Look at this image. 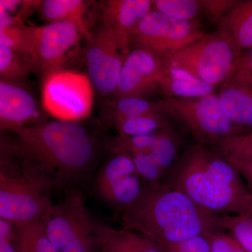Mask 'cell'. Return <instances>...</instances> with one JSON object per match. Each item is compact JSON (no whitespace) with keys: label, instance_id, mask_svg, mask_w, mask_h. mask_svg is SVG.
Returning a JSON list of instances; mask_svg holds the SVG:
<instances>
[{"label":"cell","instance_id":"obj_1","mask_svg":"<svg viewBox=\"0 0 252 252\" xmlns=\"http://www.w3.org/2000/svg\"><path fill=\"white\" fill-rule=\"evenodd\" d=\"M10 145L18 157L56 188L80 180L96 157V143L79 122H44L13 130Z\"/></svg>","mask_w":252,"mask_h":252},{"label":"cell","instance_id":"obj_2","mask_svg":"<svg viewBox=\"0 0 252 252\" xmlns=\"http://www.w3.org/2000/svg\"><path fill=\"white\" fill-rule=\"evenodd\" d=\"M161 185L185 194L215 216L243 215L252 202V192L233 165L220 152L199 143L180 156Z\"/></svg>","mask_w":252,"mask_h":252},{"label":"cell","instance_id":"obj_3","mask_svg":"<svg viewBox=\"0 0 252 252\" xmlns=\"http://www.w3.org/2000/svg\"><path fill=\"white\" fill-rule=\"evenodd\" d=\"M224 219L203 211L185 194L165 185H144L122 217L124 228L160 245L225 232Z\"/></svg>","mask_w":252,"mask_h":252},{"label":"cell","instance_id":"obj_4","mask_svg":"<svg viewBox=\"0 0 252 252\" xmlns=\"http://www.w3.org/2000/svg\"><path fill=\"white\" fill-rule=\"evenodd\" d=\"M55 189L52 181L18 157L1 136L0 219L14 225L42 220L54 205L51 194Z\"/></svg>","mask_w":252,"mask_h":252},{"label":"cell","instance_id":"obj_5","mask_svg":"<svg viewBox=\"0 0 252 252\" xmlns=\"http://www.w3.org/2000/svg\"><path fill=\"white\" fill-rule=\"evenodd\" d=\"M98 223L78 190L53 205L45 217V230L57 252H95Z\"/></svg>","mask_w":252,"mask_h":252},{"label":"cell","instance_id":"obj_6","mask_svg":"<svg viewBox=\"0 0 252 252\" xmlns=\"http://www.w3.org/2000/svg\"><path fill=\"white\" fill-rule=\"evenodd\" d=\"M240 56L233 44L218 33L204 35L164 57L169 65L215 86L233 76Z\"/></svg>","mask_w":252,"mask_h":252},{"label":"cell","instance_id":"obj_7","mask_svg":"<svg viewBox=\"0 0 252 252\" xmlns=\"http://www.w3.org/2000/svg\"><path fill=\"white\" fill-rule=\"evenodd\" d=\"M94 86L89 76L62 69L44 78L42 105L57 120L79 122L91 115L94 106Z\"/></svg>","mask_w":252,"mask_h":252},{"label":"cell","instance_id":"obj_8","mask_svg":"<svg viewBox=\"0 0 252 252\" xmlns=\"http://www.w3.org/2000/svg\"><path fill=\"white\" fill-rule=\"evenodd\" d=\"M86 39L84 59L93 86L101 95L114 94L129 44L102 21L94 26Z\"/></svg>","mask_w":252,"mask_h":252},{"label":"cell","instance_id":"obj_9","mask_svg":"<svg viewBox=\"0 0 252 252\" xmlns=\"http://www.w3.org/2000/svg\"><path fill=\"white\" fill-rule=\"evenodd\" d=\"M164 105L185 124L199 144L219 146L227 137L239 135L222 110L219 94L196 99L169 97Z\"/></svg>","mask_w":252,"mask_h":252},{"label":"cell","instance_id":"obj_10","mask_svg":"<svg viewBox=\"0 0 252 252\" xmlns=\"http://www.w3.org/2000/svg\"><path fill=\"white\" fill-rule=\"evenodd\" d=\"M82 33L69 21L49 23L35 27L31 52L28 56L32 72L43 78L64 69L79 50Z\"/></svg>","mask_w":252,"mask_h":252},{"label":"cell","instance_id":"obj_11","mask_svg":"<svg viewBox=\"0 0 252 252\" xmlns=\"http://www.w3.org/2000/svg\"><path fill=\"white\" fill-rule=\"evenodd\" d=\"M192 21L177 19L157 10L146 15L132 32L130 42L166 56L203 36Z\"/></svg>","mask_w":252,"mask_h":252},{"label":"cell","instance_id":"obj_12","mask_svg":"<svg viewBox=\"0 0 252 252\" xmlns=\"http://www.w3.org/2000/svg\"><path fill=\"white\" fill-rule=\"evenodd\" d=\"M144 185L131 158L122 152H113L95 180L99 196L123 212L140 197Z\"/></svg>","mask_w":252,"mask_h":252},{"label":"cell","instance_id":"obj_13","mask_svg":"<svg viewBox=\"0 0 252 252\" xmlns=\"http://www.w3.org/2000/svg\"><path fill=\"white\" fill-rule=\"evenodd\" d=\"M167 63L164 56L149 50L135 48L126 56L119 85L114 93L115 98L142 97L144 94L160 86Z\"/></svg>","mask_w":252,"mask_h":252},{"label":"cell","instance_id":"obj_14","mask_svg":"<svg viewBox=\"0 0 252 252\" xmlns=\"http://www.w3.org/2000/svg\"><path fill=\"white\" fill-rule=\"evenodd\" d=\"M44 122L35 99L23 84L0 80L1 131H13Z\"/></svg>","mask_w":252,"mask_h":252},{"label":"cell","instance_id":"obj_15","mask_svg":"<svg viewBox=\"0 0 252 252\" xmlns=\"http://www.w3.org/2000/svg\"><path fill=\"white\" fill-rule=\"evenodd\" d=\"M153 1L107 0L99 2L102 19L126 42L130 44L132 32L150 11Z\"/></svg>","mask_w":252,"mask_h":252},{"label":"cell","instance_id":"obj_16","mask_svg":"<svg viewBox=\"0 0 252 252\" xmlns=\"http://www.w3.org/2000/svg\"><path fill=\"white\" fill-rule=\"evenodd\" d=\"M219 28L240 56L252 47V0L235 1L220 18Z\"/></svg>","mask_w":252,"mask_h":252},{"label":"cell","instance_id":"obj_17","mask_svg":"<svg viewBox=\"0 0 252 252\" xmlns=\"http://www.w3.org/2000/svg\"><path fill=\"white\" fill-rule=\"evenodd\" d=\"M95 252H165L150 239L125 228L116 230L99 223Z\"/></svg>","mask_w":252,"mask_h":252},{"label":"cell","instance_id":"obj_18","mask_svg":"<svg viewBox=\"0 0 252 252\" xmlns=\"http://www.w3.org/2000/svg\"><path fill=\"white\" fill-rule=\"evenodd\" d=\"M82 0H44L40 1L38 11L49 23L69 21L74 23L83 35L88 36L93 29L87 15V4Z\"/></svg>","mask_w":252,"mask_h":252},{"label":"cell","instance_id":"obj_19","mask_svg":"<svg viewBox=\"0 0 252 252\" xmlns=\"http://www.w3.org/2000/svg\"><path fill=\"white\" fill-rule=\"evenodd\" d=\"M220 107L235 126L252 127V89L233 79L220 94Z\"/></svg>","mask_w":252,"mask_h":252},{"label":"cell","instance_id":"obj_20","mask_svg":"<svg viewBox=\"0 0 252 252\" xmlns=\"http://www.w3.org/2000/svg\"><path fill=\"white\" fill-rule=\"evenodd\" d=\"M159 87L172 97L183 99L200 98L212 94L214 91V86L194 77L185 69L169 65L168 63Z\"/></svg>","mask_w":252,"mask_h":252},{"label":"cell","instance_id":"obj_21","mask_svg":"<svg viewBox=\"0 0 252 252\" xmlns=\"http://www.w3.org/2000/svg\"><path fill=\"white\" fill-rule=\"evenodd\" d=\"M222 156L241 176L252 193V135L251 134L227 137L218 146Z\"/></svg>","mask_w":252,"mask_h":252},{"label":"cell","instance_id":"obj_22","mask_svg":"<svg viewBox=\"0 0 252 252\" xmlns=\"http://www.w3.org/2000/svg\"><path fill=\"white\" fill-rule=\"evenodd\" d=\"M16 226L17 252H57L45 230V217Z\"/></svg>","mask_w":252,"mask_h":252},{"label":"cell","instance_id":"obj_23","mask_svg":"<svg viewBox=\"0 0 252 252\" xmlns=\"http://www.w3.org/2000/svg\"><path fill=\"white\" fill-rule=\"evenodd\" d=\"M109 123L115 127L119 135L126 137L153 133L170 127L160 114L119 118Z\"/></svg>","mask_w":252,"mask_h":252},{"label":"cell","instance_id":"obj_24","mask_svg":"<svg viewBox=\"0 0 252 252\" xmlns=\"http://www.w3.org/2000/svg\"><path fill=\"white\" fill-rule=\"evenodd\" d=\"M32 72L29 60L15 50L0 46L1 80L23 84Z\"/></svg>","mask_w":252,"mask_h":252},{"label":"cell","instance_id":"obj_25","mask_svg":"<svg viewBox=\"0 0 252 252\" xmlns=\"http://www.w3.org/2000/svg\"><path fill=\"white\" fill-rule=\"evenodd\" d=\"M158 104L138 97L115 98L107 106L108 122L119 118L159 114Z\"/></svg>","mask_w":252,"mask_h":252},{"label":"cell","instance_id":"obj_26","mask_svg":"<svg viewBox=\"0 0 252 252\" xmlns=\"http://www.w3.org/2000/svg\"><path fill=\"white\" fill-rule=\"evenodd\" d=\"M35 27L27 26L22 20L0 30V46L15 50L28 59L31 52Z\"/></svg>","mask_w":252,"mask_h":252},{"label":"cell","instance_id":"obj_27","mask_svg":"<svg viewBox=\"0 0 252 252\" xmlns=\"http://www.w3.org/2000/svg\"><path fill=\"white\" fill-rule=\"evenodd\" d=\"M157 11L183 21H191L203 7L201 1L195 0H156Z\"/></svg>","mask_w":252,"mask_h":252},{"label":"cell","instance_id":"obj_28","mask_svg":"<svg viewBox=\"0 0 252 252\" xmlns=\"http://www.w3.org/2000/svg\"><path fill=\"white\" fill-rule=\"evenodd\" d=\"M225 232L238 242L242 248L252 252V222L245 214L225 217Z\"/></svg>","mask_w":252,"mask_h":252},{"label":"cell","instance_id":"obj_29","mask_svg":"<svg viewBox=\"0 0 252 252\" xmlns=\"http://www.w3.org/2000/svg\"><path fill=\"white\" fill-rule=\"evenodd\" d=\"M211 245V252H236L239 244L225 232H217L205 235Z\"/></svg>","mask_w":252,"mask_h":252},{"label":"cell","instance_id":"obj_30","mask_svg":"<svg viewBox=\"0 0 252 252\" xmlns=\"http://www.w3.org/2000/svg\"><path fill=\"white\" fill-rule=\"evenodd\" d=\"M16 238L14 223L0 219V252H17Z\"/></svg>","mask_w":252,"mask_h":252},{"label":"cell","instance_id":"obj_31","mask_svg":"<svg viewBox=\"0 0 252 252\" xmlns=\"http://www.w3.org/2000/svg\"><path fill=\"white\" fill-rule=\"evenodd\" d=\"M174 245L184 252H211L210 241L205 235H198Z\"/></svg>","mask_w":252,"mask_h":252},{"label":"cell","instance_id":"obj_32","mask_svg":"<svg viewBox=\"0 0 252 252\" xmlns=\"http://www.w3.org/2000/svg\"><path fill=\"white\" fill-rule=\"evenodd\" d=\"M203 7L212 17L216 18L223 14L234 4L233 1H201Z\"/></svg>","mask_w":252,"mask_h":252},{"label":"cell","instance_id":"obj_33","mask_svg":"<svg viewBox=\"0 0 252 252\" xmlns=\"http://www.w3.org/2000/svg\"><path fill=\"white\" fill-rule=\"evenodd\" d=\"M235 73L252 75V47L240 55Z\"/></svg>","mask_w":252,"mask_h":252},{"label":"cell","instance_id":"obj_34","mask_svg":"<svg viewBox=\"0 0 252 252\" xmlns=\"http://www.w3.org/2000/svg\"><path fill=\"white\" fill-rule=\"evenodd\" d=\"M233 79L239 82L243 83L252 89V75L248 74H242V73H235L233 74Z\"/></svg>","mask_w":252,"mask_h":252},{"label":"cell","instance_id":"obj_35","mask_svg":"<svg viewBox=\"0 0 252 252\" xmlns=\"http://www.w3.org/2000/svg\"><path fill=\"white\" fill-rule=\"evenodd\" d=\"M165 252H184L179 250L174 244H168V245H160Z\"/></svg>","mask_w":252,"mask_h":252},{"label":"cell","instance_id":"obj_36","mask_svg":"<svg viewBox=\"0 0 252 252\" xmlns=\"http://www.w3.org/2000/svg\"><path fill=\"white\" fill-rule=\"evenodd\" d=\"M250 134H251V135H252V133H251V132H250Z\"/></svg>","mask_w":252,"mask_h":252},{"label":"cell","instance_id":"obj_37","mask_svg":"<svg viewBox=\"0 0 252 252\" xmlns=\"http://www.w3.org/2000/svg\"><path fill=\"white\" fill-rule=\"evenodd\" d=\"M251 133H252V132H251Z\"/></svg>","mask_w":252,"mask_h":252}]
</instances>
